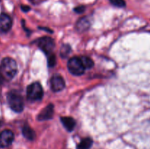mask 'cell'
<instances>
[{"mask_svg":"<svg viewBox=\"0 0 150 149\" xmlns=\"http://www.w3.org/2000/svg\"><path fill=\"white\" fill-rule=\"evenodd\" d=\"M18 72V67L16 61L10 57L3 58L0 64V73L4 79L10 80L16 76Z\"/></svg>","mask_w":150,"mask_h":149,"instance_id":"obj_1","label":"cell"},{"mask_svg":"<svg viewBox=\"0 0 150 149\" xmlns=\"http://www.w3.org/2000/svg\"><path fill=\"white\" fill-rule=\"evenodd\" d=\"M9 106L16 112H21L23 110V101L21 95L17 91H11L7 93Z\"/></svg>","mask_w":150,"mask_h":149,"instance_id":"obj_2","label":"cell"},{"mask_svg":"<svg viewBox=\"0 0 150 149\" xmlns=\"http://www.w3.org/2000/svg\"><path fill=\"white\" fill-rule=\"evenodd\" d=\"M26 96L32 102L41 100L43 96V89L40 83L35 82L29 85L26 89Z\"/></svg>","mask_w":150,"mask_h":149,"instance_id":"obj_3","label":"cell"},{"mask_svg":"<svg viewBox=\"0 0 150 149\" xmlns=\"http://www.w3.org/2000/svg\"><path fill=\"white\" fill-rule=\"evenodd\" d=\"M67 68L72 74L77 76L83 74L86 70L81 60V58H78V57H73L69 60L67 63Z\"/></svg>","mask_w":150,"mask_h":149,"instance_id":"obj_4","label":"cell"},{"mask_svg":"<svg viewBox=\"0 0 150 149\" xmlns=\"http://www.w3.org/2000/svg\"><path fill=\"white\" fill-rule=\"evenodd\" d=\"M38 45L45 54L49 55L55 47V42L49 37H43L38 39Z\"/></svg>","mask_w":150,"mask_h":149,"instance_id":"obj_5","label":"cell"},{"mask_svg":"<svg viewBox=\"0 0 150 149\" xmlns=\"http://www.w3.org/2000/svg\"><path fill=\"white\" fill-rule=\"evenodd\" d=\"M14 140V134L10 129H5L0 133V148H7Z\"/></svg>","mask_w":150,"mask_h":149,"instance_id":"obj_6","label":"cell"},{"mask_svg":"<svg viewBox=\"0 0 150 149\" xmlns=\"http://www.w3.org/2000/svg\"><path fill=\"white\" fill-rule=\"evenodd\" d=\"M51 86L54 92L61 91L65 87V82L61 75L55 74L51 79Z\"/></svg>","mask_w":150,"mask_h":149,"instance_id":"obj_7","label":"cell"},{"mask_svg":"<svg viewBox=\"0 0 150 149\" xmlns=\"http://www.w3.org/2000/svg\"><path fill=\"white\" fill-rule=\"evenodd\" d=\"M12 27V19L8 15L1 13L0 15V30L4 32L10 31Z\"/></svg>","mask_w":150,"mask_h":149,"instance_id":"obj_8","label":"cell"},{"mask_svg":"<svg viewBox=\"0 0 150 149\" xmlns=\"http://www.w3.org/2000/svg\"><path fill=\"white\" fill-rule=\"evenodd\" d=\"M53 115H54V105L52 104H49L38 115V119L41 121H46V120L51 119L53 118Z\"/></svg>","mask_w":150,"mask_h":149,"instance_id":"obj_9","label":"cell"},{"mask_svg":"<svg viewBox=\"0 0 150 149\" xmlns=\"http://www.w3.org/2000/svg\"><path fill=\"white\" fill-rule=\"evenodd\" d=\"M90 26V23L86 18H82L78 20L76 28L79 32H83L88 30Z\"/></svg>","mask_w":150,"mask_h":149,"instance_id":"obj_10","label":"cell"},{"mask_svg":"<svg viewBox=\"0 0 150 149\" xmlns=\"http://www.w3.org/2000/svg\"><path fill=\"white\" fill-rule=\"evenodd\" d=\"M61 121L66 129L69 131H73L76 127V121L72 117H62Z\"/></svg>","mask_w":150,"mask_h":149,"instance_id":"obj_11","label":"cell"},{"mask_svg":"<svg viewBox=\"0 0 150 149\" xmlns=\"http://www.w3.org/2000/svg\"><path fill=\"white\" fill-rule=\"evenodd\" d=\"M22 133L27 140H33L35 138V132L29 125H24L22 129Z\"/></svg>","mask_w":150,"mask_h":149,"instance_id":"obj_12","label":"cell"},{"mask_svg":"<svg viewBox=\"0 0 150 149\" xmlns=\"http://www.w3.org/2000/svg\"><path fill=\"white\" fill-rule=\"evenodd\" d=\"M93 141L89 137L83 139L77 146V149H89L92 145Z\"/></svg>","mask_w":150,"mask_h":149,"instance_id":"obj_13","label":"cell"},{"mask_svg":"<svg viewBox=\"0 0 150 149\" xmlns=\"http://www.w3.org/2000/svg\"><path fill=\"white\" fill-rule=\"evenodd\" d=\"M71 51V48L69 45H63L60 49V56L62 58H67L70 53Z\"/></svg>","mask_w":150,"mask_h":149,"instance_id":"obj_14","label":"cell"},{"mask_svg":"<svg viewBox=\"0 0 150 149\" xmlns=\"http://www.w3.org/2000/svg\"><path fill=\"white\" fill-rule=\"evenodd\" d=\"M81 60L82 63H83V66L86 69H90L94 66L93 61L89 57L82 56L81 57Z\"/></svg>","mask_w":150,"mask_h":149,"instance_id":"obj_15","label":"cell"},{"mask_svg":"<svg viewBox=\"0 0 150 149\" xmlns=\"http://www.w3.org/2000/svg\"><path fill=\"white\" fill-rule=\"evenodd\" d=\"M110 1L113 5L118 7H124L126 5V2L125 0H110Z\"/></svg>","mask_w":150,"mask_h":149,"instance_id":"obj_16","label":"cell"},{"mask_svg":"<svg viewBox=\"0 0 150 149\" xmlns=\"http://www.w3.org/2000/svg\"><path fill=\"white\" fill-rule=\"evenodd\" d=\"M48 63L49 67H54L57 63V58L54 54H49L48 57Z\"/></svg>","mask_w":150,"mask_h":149,"instance_id":"obj_17","label":"cell"},{"mask_svg":"<svg viewBox=\"0 0 150 149\" xmlns=\"http://www.w3.org/2000/svg\"><path fill=\"white\" fill-rule=\"evenodd\" d=\"M85 10V7L84 6H79V7H76L74 9V11L76 12L77 13H81L83 12H84Z\"/></svg>","mask_w":150,"mask_h":149,"instance_id":"obj_18","label":"cell"},{"mask_svg":"<svg viewBox=\"0 0 150 149\" xmlns=\"http://www.w3.org/2000/svg\"><path fill=\"white\" fill-rule=\"evenodd\" d=\"M21 10H23V12H28V11H29V10H30V7H29V6L22 5L21 6Z\"/></svg>","mask_w":150,"mask_h":149,"instance_id":"obj_19","label":"cell"},{"mask_svg":"<svg viewBox=\"0 0 150 149\" xmlns=\"http://www.w3.org/2000/svg\"><path fill=\"white\" fill-rule=\"evenodd\" d=\"M4 77H3V76L1 75V73H0V85H1L2 84V83H3V81H4Z\"/></svg>","mask_w":150,"mask_h":149,"instance_id":"obj_20","label":"cell"}]
</instances>
